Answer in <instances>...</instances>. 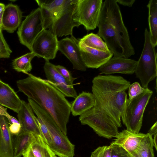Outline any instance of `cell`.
Wrapping results in <instances>:
<instances>
[{"label": "cell", "mask_w": 157, "mask_h": 157, "mask_svg": "<svg viewBox=\"0 0 157 157\" xmlns=\"http://www.w3.org/2000/svg\"><path fill=\"white\" fill-rule=\"evenodd\" d=\"M147 6L148 10L149 32L151 42L156 47L157 44V0H150Z\"/></svg>", "instance_id": "23"}, {"label": "cell", "mask_w": 157, "mask_h": 157, "mask_svg": "<svg viewBox=\"0 0 157 157\" xmlns=\"http://www.w3.org/2000/svg\"><path fill=\"white\" fill-rule=\"evenodd\" d=\"M145 134L132 132L127 129L119 132L117 136L110 144L118 145L125 149L132 157H137V149Z\"/></svg>", "instance_id": "16"}, {"label": "cell", "mask_w": 157, "mask_h": 157, "mask_svg": "<svg viewBox=\"0 0 157 157\" xmlns=\"http://www.w3.org/2000/svg\"><path fill=\"white\" fill-rule=\"evenodd\" d=\"M44 28V21L39 7L26 16L19 27L17 34L20 42L31 51L35 39Z\"/></svg>", "instance_id": "8"}, {"label": "cell", "mask_w": 157, "mask_h": 157, "mask_svg": "<svg viewBox=\"0 0 157 157\" xmlns=\"http://www.w3.org/2000/svg\"><path fill=\"white\" fill-rule=\"evenodd\" d=\"M153 94L148 88L142 94L133 98L127 99L121 119L127 130L138 133L141 128L144 113Z\"/></svg>", "instance_id": "6"}, {"label": "cell", "mask_w": 157, "mask_h": 157, "mask_svg": "<svg viewBox=\"0 0 157 157\" xmlns=\"http://www.w3.org/2000/svg\"><path fill=\"white\" fill-rule=\"evenodd\" d=\"M3 11V10L0 13V28H1L2 23V17Z\"/></svg>", "instance_id": "39"}, {"label": "cell", "mask_w": 157, "mask_h": 157, "mask_svg": "<svg viewBox=\"0 0 157 157\" xmlns=\"http://www.w3.org/2000/svg\"><path fill=\"white\" fill-rule=\"evenodd\" d=\"M9 128L10 133L12 135L16 136L19 134L21 131V125L19 123L10 124Z\"/></svg>", "instance_id": "36"}, {"label": "cell", "mask_w": 157, "mask_h": 157, "mask_svg": "<svg viewBox=\"0 0 157 157\" xmlns=\"http://www.w3.org/2000/svg\"><path fill=\"white\" fill-rule=\"evenodd\" d=\"M79 40L90 47L103 51H109L105 42L97 34H87Z\"/></svg>", "instance_id": "27"}, {"label": "cell", "mask_w": 157, "mask_h": 157, "mask_svg": "<svg viewBox=\"0 0 157 157\" xmlns=\"http://www.w3.org/2000/svg\"><path fill=\"white\" fill-rule=\"evenodd\" d=\"M17 113L18 121L21 125V131L40 136L45 141L37 121V117L34 115L29 103L22 100L20 109Z\"/></svg>", "instance_id": "15"}, {"label": "cell", "mask_w": 157, "mask_h": 157, "mask_svg": "<svg viewBox=\"0 0 157 157\" xmlns=\"http://www.w3.org/2000/svg\"><path fill=\"white\" fill-rule=\"evenodd\" d=\"M22 100L14 90L7 84L0 82V104L17 113Z\"/></svg>", "instance_id": "19"}, {"label": "cell", "mask_w": 157, "mask_h": 157, "mask_svg": "<svg viewBox=\"0 0 157 157\" xmlns=\"http://www.w3.org/2000/svg\"><path fill=\"white\" fill-rule=\"evenodd\" d=\"M94 104L93 94L82 91L77 95L71 104V112L73 116H80L92 108Z\"/></svg>", "instance_id": "21"}, {"label": "cell", "mask_w": 157, "mask_h": 157, "mask_svg": "<svg viewBox=\"0 0 157 157\" xmlns=\"http://www.w3.org/2000/svg\"><path fill=\"white\" fill-rule=\"evenodd\" d=\"M116 2L124 6L132 7L135 2V0H115Z\"/></svg>", "instance_id": "37"}, {"label": "cell", "mask_w": 157, "mask_h": 157, "mask_svg": "<svg viewBox=\"0 0 157 157\" xmlns=\"http://www.w3.org/2000/svg\"><path fill=\"white\" fill-rule=\"evenodd\" d=\"M77 0H66L62 8L49 29L57 37L73 35L74 27L80 25L73 19Z\"/></svg>", "instance_id": "9"}, {"label": "cell", "mask_w": 157, "mask_h": 157, "mask_svg": "<svg viewBox=\"0 0 157 157\" xmlns=\"http://www.w3.org/2000/svg\"><path fill=\"white\" fill-rule=\"evenodd\" d=\"M32 133L21 131L13 140L14 157H21L29 147Z\"/></svg>", "instance_id": "24"}, {"label": "cell", "mask_w": 157, "mask_h": 157, "mask_svg": "<svg viewBox=\"0 0 157 157\" xmlns=\"http://www.w3.org/2000/svg\"><path fill=\"white\" fill-rule=\"evenodd\" d=\"M2 80L0 79V82Z\"/></svg>", "instance_id": "41"}, {"label": "cell", "mask_w": 157, "mask_h": 157, "mask_svg": "<svg viewBox=\"0 0 157 157\" xmlns=\"http://www.w3.org/2000/svg\"><path fill=\"white\" fill-rule=\"evenodd\" d=\"M90 157H111L109 145L98 147L91 153Z\"/></svg>", "instance_id": "31"}, {"label": "cell", "mask_w": 157, "mask_h": 157, "mask_svg": "<svg viewBox=\"0 0 157 157\" xmlns=\"http://www.w3.org/2000/svg\"><path fill=\"white\" fill-rule=\"evenodd\" d=\"M22 12L17 5L10 3L5 6L2 17V30L13 33L19 27L21 21Z\"/></svg>", "instance_id": "17"}, {"label": "cell", "mask_w": 157, "mask_h": 157, "mask_svg": "<svg viewBox=\"0 0 157 157\" xmlns=\"http://www.w3.org/2000/svg\"><path fill=\"white\" fill-rule=\"evenodd\" d=\"M57 36L49 29H44L38 35L32 46L31 52L36 56L49 61L55 58L58 51Z\"/></svg>", "instance_id": "10"}, {"label": "cell", "mask_w": 157, "mask_h": 157, "mask_svg": "<svg viewBox=\"0 0 157 157\" xmlns=\"http://www.w3.org/2000/svg\"><path fill=\"white\" fill-rule=\"evenodd\" d=\"M50 149L40 136L32 133L31 143L23 157H51Z\"/></svg>", "instance_id": "20"}, {"label": "cell", "mask_w": 157, "mask_h": 157, "mask_svg": "<svg viewBox=\"0 0 157 157\" xmlns=\"http://www.w3.org/2000/svg\"><path fill=\"white\" fill-rule=\"evenodd\" d=\"M28 100L33 112L44 122L48 129L52 141L48 146L51 150L59 157H73L75 145L60 130L52 117L33 100L28 98Z\"/></svg>", "instance_id": "4"}, {"label": "cell", "mask_w": 157, "mask_h": 157, "mask_svg": "<svg viewBox=\"0 0 157 157\" xmlns=\"http://www.w3.org/2000/svg\"><path fill=\"white\" fill-rule=\"evenodd\" d=\"M55 67L58 72L71 83H73L74 81L77 78L73 77L69 71L63 66L60 65H55Z\"/></svg>", "instance_id": "33"}, {"label": "cell", "mask_w": 157, "mask_h": 157, "mask_svg": "<svg viewBox=\"0 0 157 157\" xmlns=\"http://www.w3.org/2000/svg\"><path fill=\"white\" fill-rule=\"evenodd\" d=\"M137 61L122 57L114 56L98 68L99 74L120 73L132 75Z\"/></svg>", "instance_id": "13"}, {"label": "cell", "mask_w": 157, "mask_h": 157, "mask_svg": "<svg viewBox=\"0 0 157 157\" xmlns=\"http://www.w3.org/2000/svg\"><path fill=\"white\" fill-rule=\"evenodd\" d=\"M111 157H132L121 147L116 144H110Z\"/></svg>", "instance_id": "30"}, {"label": "cell", "mask_w": 157, "mask_h": 157, "mask_svg": "<svg viewBox=\"0 0 157 157\" xmlns=\"http://www.w3.org/2000/svg\"><path fill=\"white\" fill-rule=\"evenodd\" d=\"M152 136L149 133L145 134L137 151V157H155Z\"/></svg>", "instance_id": "26"}, {"label": "cell", "mask_w": 157, "mask_h": 157, "mask_svg": "<svg viewBox=\"0 0 157 157\" xmlns=\"http://www.w3.org/2000/svg\"><path fill=\"white\" fill-rule=\"evenodd\" d=\"M78 45L82 58L87 68H99L113 55L110 51H103L90 47L79 40Z\"/></svg>", "instance_id": "14"}, {"label": "cell", "mask_w": 157, "mask_h": 157, "mask_svg": "<svg viewBox=\"0 0 157 157\" xmlns=\"http://www.w3.org/2000/svg\"><path fill=\"white\" fill-rule=\"evenodd\" d=\"M5 6L4 4L0 3V13L4 10Z\"/></svg>", "instance_id": "38"}, {"label": "cell", "mask_w": 157, "mask_h": 157, "mask_svg": "<svg viewBox=\"0 0 157 157\" xmlns=\"http://www.w3.org/2000/svg\"><path fill=\"white\" fill-rule=\"evenodd\" d=\"M94 106L79 117L82 125L91 128L99 136L116 138L122 127L121 117L130 84L122 77L98 75L92 81Z\"/></svg>", "instance_id": "1"}, {"label": "cell", "mask_w": 157, "mask_h": 157, "mask_svg": "<svg viewBox=\"0 0 157 157\" xmlns=\"http://www.w3.org/2000/svg\"><path fill=\"white\" fill-rule=\"evenodd\" d=\"M79 40L73 36L67 37L58 41V49L71 62L73 69L82 71L87 67L84 64L78 46Z\"/></svg>", "instance_id": "12"}, {"label": "cell", "mask_w": 157, "mask_h": 157, "mask_svg": "<svg viewBox=\"0 0 157 157\" xmlns=\"http://www.w3.org/2000/svg\"><path fill=\"white\" fill-rule=\"evenodd\" d=\"M0 28V59L10 57L12 51L5 40Z\"/></svg>", "instance_id": "28"}, {"label": "cell", "mask_w": 157, "mask_h": 157, "mask_svg": "<svg viewBox=\"0 0 157 157\" xmlns=\"http://www.w3.org/2000/svg\"><path fill=\"white\" fill-rule=\"evenodd\" d=\"M28 75L26 78L17 82L19 91L46 111L61 131L67 135L71 103L47 80L30 74Z\"/></svg>", "instance_id": "2"}, {"label": "cell", "mask_w": 157, "mask_h": 157, "mask_svg": "<svg viewBox=\"0 0 157 157\" xmlns=\"http://www.w3.org/2000/svg\"><path fill=\"white\" fill-rule=\"evenodd\" d=\"M147 88L142 87L137 82L133 83L128 88V99L131 100L138 96L146 91Z\"/></svg>", "instance_id": "29"}, {"label": "cell", "mask_w": 157, "mask_h": 157, "mask_svg": "<svg viewBox=\"0 0 157 157\" xmlns=\"http://www.w3.org/2000/svg\"><path fill=\"white\" fill-rule=\"evenodd\" d=\"M102 0H77L74 20L88 30L97 27L103 3Z\"/></svg>", "instance_id": "7"}, {"label": "cell", "mask_w": 157, "mask_h": 157, "mask_svg": "<svg viewBox=\"0 0 157 157\" xmlns=\"http://www.w3.org/2000/svg\"><path fill=\"white\" fill-rule=\"evenodd\" d=\"M148 133L151 134L152 136L153 135V142L154 144V147H155V150H157V122L156 121L155 123L153 125L150 129Z\"/></svg>", "instance_id": "35"}, {"label": "cell", "mask_w": 157, "mask_h": 157, "mask_svg": "<svg viewBox=\"0 0 157 157\" xmlns=\"http://www.w3.org/2000/svg\"><path fill=\"white\" fill-rule=\"evenodd\" d=\"M98 34L114 55L128 58L135 54L120 7L115 0L103 2L97 25Z\"/></svg>", "instance_id": "3"}, {"label": "cell", "mask_w": 157, "mask_h": 157, "mask_svg": "<svg viewBox=\"0 0 157 157\" xmlns=\"http://www.w3.org/2000/svg\"><path fill=\"white\" fill-rule=\"evenodd\" d=\"M4 117L0 115V157H14L12 135Z\"/></svg>", "instance_id": "18"}, {"label": "cell", "mask_w": 157, "mask_h": 157, "mask_svg": "<svg viewBox=\"0 0 157 157\" xmlns=\"http://www.w3.org/2000/svg\"><path fill=\"white\" fill-rule=\"evenodd\" d=\"M0 115L6 117L8 120L10 124L19 123L18 120L8 113L6 108H5L1 105H0Z\"/></svg>", "instance_id": "34"}, {"label": "cell", "mask_w": 157, "mask_h": 157, "mask_svg": "<svg viewBox=\"0 0 157 157\" xmlns=\"http://www.w3.org/2000/svg\"><path fill=\"white\" fill-rule=\"evenodd\" d=\"M44 70L47 81L65 97L75 98L77 96L73 83L64 78L57 71L55 65L45 61Z\"/></svg>", "instance_id": "11"}, {"label": "cell", "mask_w": 157, "mask_h": 157, "mask_svg": "<svg viewBox=\"0 0 157 157\" xmlns=\"http://www.w3.org/2000/svg\"><path fill=\"white\" fill-rule=\"evenodd\" d=\"M66 0H36L45 18L52 23L61 11Z\"/></svg>", "instance_id": "22"}, {"label": "cell", "mask_w": 157, "mask_h": 157, "mask_svg": "<svg viewBox=\"0 0 157 157\" xmlns=\"http://www.w3.org/2000/svg\"><path fill=\"white\" fill-rule=\"evenodd\" d=\"M35 56V54L31 52L14 59L12 63L13 68L18 72L28 74L32 68L31 61Z\"/></svg>", "instance_id": "25"}, {"label": "cell", "mask_w": 157, "mask_h": 157, "mask_svg": "<svg viewBox=\"0 0 157 157\" xmlns=\"http://www.w3.org/2000/svg\"><path fill=\"white\" fill-rule=\"evenodd\" d=\"M144 35V47L137 61L134 73L140 80L142 87L146 88H148L149 83L157 76V54L147 28L145 29Z\"/></svg>", "instance_id": "5"}, {"label": "cell", "mask_w": 157, "mask_h": 157, "mask_svg": "<svg viewBox=\"0 0 157 157\" xmlns=\"http://www.w3.org/2000/svg\"><path fill=\"white\" fill-rule=\"evenodd\" d=\"M50 153L51 154V157H58L51 150H50Z\"/></svg>", "instance_id": "40"}, {"label": "cell", "mask_w": 157, "mask_h": 157, "mask_svg": "<svg viewBox=\"0 0 157 157\" xmlns=\"http://www.w3.org/2000/svg\"><path fill=\"white\" fill-rule=\"evenodd\" d=\"M37 121L45 142L49 146L52 143V141L48 129L44 122L40 118L37 117Z\"/></svg>", "instance_id": "32"}]
</instances>
